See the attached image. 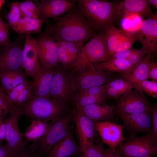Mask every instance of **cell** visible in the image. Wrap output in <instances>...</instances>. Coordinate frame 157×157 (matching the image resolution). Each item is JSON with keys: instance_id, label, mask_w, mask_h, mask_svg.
I'll use <instances>...</instances> for the list:
<instances>
[{"instance_id": "6da1fadb", "label": "cell", "mask_w": 157, "mask_h": 157, "mask_svg": "<svg viewBox=\"0 0 157 157\" xmlns=\"http://www.w3.org/2000/svg\"><path fill=\"white\" fill-rule=\"evenodd\" d=\"M53 18L54 24L48 25L45 30L56 42L65 40L83 44L96 34L78 6Z\"/></svg>"}, {"instance_id": "7a4b0ae2", "label": "cell", "mask_w": 157, "mask_h": 157, "mask_svg": "<svg viewBox=\"0 0 157 157\" xmlns=\"http://www.w3.org/2000/svg\"><path fill=\"white\" fill-rule=\"evenodd\" d=\"M79 8L94 30L106 32L113 23L120 19L118 2L98 0H78Z\"/></svg>"}, {"instance_id": "3957f363", "label": "cell", "mask_w": 157, "mask_h": 157, "mask_svg": "<svg viewBox=\"0 0 157 157\" xmlns=\"http://www.w3.org/2000/svg\"><path fill=\"white\" fill-rule=\"evenodd\" d=\"M107 44L106 32L95 34L83 46L81 51L67 72L72 75L81 68L93 63L109 60L112 59Z\"/></svg>"}, {"instance_id": "277c9868", "label": "cell", "mask_w": 157, "mask_h": 157, "mask_svg": "<svg viewBox=\"0 0 157 157\" xmlns=\"http://www.w3.org/2000/svg\"><path fill=\"white\" fill-rule=\"evenodd\" d=\"M23 112L33 120L52 123L63 117L68 112L67 109L54 99L38 97L32 94L31 99L22 107Z\"/></svg>"}, {"instance_id": "5b68a950", "label": "cell", "mask_w": 157, "mask_h": 157, "mask_svg": "<svg viewBox=\"0 0 157 157\" xmlns=\"http://www.w3.org/2000/svg\"><path fill=\"white\" fill-rule=\"evenodd\" d=\"M74 110L68 112L52 123L44 135L30 145L38 156L44 155L48 157L55 145L67 135L73 127L72 125H69L73 121Z\"/></svg>"}, {"instance_id": "8992f818", "label": "cell", "mask_w": 157, "mask_h": 157, "mask_svg": "<svg viewBox=\"0 0 157 157\" xmlns=\"http://www.w3.org/2000/svg\"><path fill=\"white\" fill-rule=\"evenodd\" d=\"M69 76L71 85L75 94L82 89L104 85L115 78L112 73L95 69L92 63Z\"/></svg>"}, {"instance_id": "52a82bcc", "label": "cell", "mask_w": 157, "mask_h": 157, "mask_svg": "<svg viewBox=\"0 0 157 157\" xmlns=\"http://www.w3.org/2000/svg\"><path fill=\"white\" fill-rule=\"evenodd\" d=\"M157 140L151 132L140 137L132 136L115 149L125 157H142L157 153Z\"/></svg>"}, {"instance_id": "ba28073f", "label": "cell", "mask_w": 157, "mask_h": 157, "mask_svg": "<svg viewBox=\"0 0 157 157\" xmlns=\"http://www.w3.org/2000/svg\"><path fill=\"white\" fill-rule=\"evenodd\" d=\"M56 67L57 72L53 76L51 85L50 97L68 109L69 105L73 103L75 94L67 70L58 65Z\"/></svg>"}, {"instance_id": "9c48e42d", "label": "cell", "mask_w": 157, "mask_h": 157, "mask_svg": "<svg viewBox=\"0 0 157 157\" xmlns=\"http://www.w3.org/2000/svg\"><path fill=\"white\" fill-rule=\"evenodd\" d=\"M152 106L144 94L132 88L117 99L115 112L134 113L150 111Z\"/></svg>"}, {"instance_id": "30bf717a", "label": "cell", "mask_w": 157, "mask_h": 157, "mask_svg": "<svg viewBox=\"0 0 157 157\" xmlns=\"http://www.w3.org/2000/svg\"><path fill=\"white\" fill-rule=\"evenodd\" d=\"M8 118L4 120L6 128V145L11 151L27 144L23 138V134L19 129V117L23 114L22 108L15 105L10 112Z\"/></svg>"}, {"instance_id": "8fae6325", "label": "cell", "mask_w": 157, "mask_h": 157, "mask_svg": "<svg viewBox=\"0 0 157 157\" xmlns=\"http://www.w3.org/2000/svg\"><path fill=\"white\" fill-rule=\"evenodd\" d=\"M21 35L0 52V73L22 68V53L24 42Z\"/></svg>"}, {"instance_id": "7c38bea8", "label": "cell", "mask_w": 157, "mask_h": 157, "mask_svg": "<svg viewBox=\"0 0 157 157\" xmlns=\"http://www.w3.org/2000/svg\"><path fill=\"white\" fill-rule=\"evenodd\" d=\"M35 39L41 65L48 68L56 67L58 63L57 46L49 33L45 30Z\"/></svg>"}, {"instance_id": "4fadbf2b", "label": "cell", "mask_w": 157, "mask_h": 157, "mask_svg": "<svg viewBox=\"0 0 157 157\" xmlns=\"http://www.w3.org/2000/svg\"><path fill=\"white\" fill-rule=\"evenodd\" d=\"M57 72L56 67L48 68L40 63L30 81L33 94L40 97L51 99L50 87L53 75Z\"/></svg>"}, {"instance_id": "5bb4252c", "label": "cell", "mask_w": 157, "mask_h": 157, "mask_svg": "<svg viewBox=\"0 0 157 157\" xmlns=\"http://www.w3.org/2000/svg\"><path fill=\"white\" fill-rule=\"evenodd\" d=\"M76 0H42L34 3L40 11L39 18L43 22L50 17L59 16L67 12L74 6Z\"/></svg>"}, {"instance_id": "9a60e30c", "label": "cell", "mask_w": 157, "mask_h": 157, "mask_svg": "<svg viewBox=\"0 0 157 157\" xmlns=\"http://www.w3.org/2000/svg\"><path fill=\"white\" fill-rule=\"evenodd\" d=\"M116 114L122 120L124 126L131 133L151 132L152 119L150 111Z\"/></svg>"}, {"instance_id": "2e32d148", "label": "cell", "mask_w": 157, "mask_h": 157, "mask_svg": "<svg viewBox=\"0 0 157 157\" xmlns=\"http://www.w3.org/2000/svg\"><path fill=\"white\" fill-rule=\"evenodd\" d=\"M94 123L102 141L111 149H115L125 140L122 134L123 127L120 124L108 121Z\"/></svg>"}, {"instance_id": "e0dca14e", "label": "cell", "mask_w": 157, "mask_h": 157, "mask_svg": "<svg viewBox=\"0 0 157 157\" xmlns=\"http://www.w3.org/2000/svg\"><path fill=\"white\" fill-rule=\"evenodd\" d=\"M78 141L83 151L88 145L93 142L95 133L94 122L75 109L73 117Z\"/></svg>"}, {"instance_id": "ac0fdd59", "label": "cell", "mask_w": 157, "mask_h": 157, "mask_svg": "<svg viewBox=\"0 0 157 157\" xmlns=\"http://www.w3.org/2000/svg\"><path fill=\"white\" fill-rule=\"evenodd\" d=\"M137 39L142 47L153 52L157 48V12L143 20L139 30L137 32Z\"/></svg>"}, {"instance_id": "d6986e66", "label": "cell", "mask_w": 157, "mask_h": 157, "mask_svg": "<svg viewBox=\"0 0 157 157\" xmlns=\"http://www.w3.org/2000/svg\"><path fill=\"white\" fill-rule=\"evenodd\" d=\"M35 39L26 34L22 53V68L26 77H32L40 64Z\"/></svg>"}, {"instance_id": "ffe728a7", "label": "cell", "mask_w": 157, "mask_h": 157, "mask_svg": "<svg viewBox=\"0 0 157 157\" xmlns=\"http://www.w3.org/2000/svg\"><path fill=\"white\" fill-rule=\"evenodd\" d=\"M72 127L67 135L58 143L50 151L48 157H69L78 156L83 151L75 140Z\"/></svg>"}, {"instance_id": "44dd1931", "label": "cell", "mask_w": 157, "mask_h": 157, "mask_svg": "<svg viewBox=\"0 0 157 157\" xmlns=\"http://www.w3.org/2000/svg\"><path fill=\"white\" fill-rule=\"evenodd\" d=\"M118 8L120 19L128 14H135L147 18L153 13L148 0H124L118 2Z\"/></svg>"}, {"instance_id": "7402d4cb", "label": "cell", "mask_w": 157, "mask_h": 157, "mask_svg": "<svg viewBox=\"0 0 157 157\" xmlns=\"http://www.w3.org/2000/svg\"><path fill=\"white\" fill-rule=\"evenodd\" d=\"M75 109L93 122L110 120L115 113V106L104 103L76 107Z\"/></svg>"}, {"instance_id": "603a6c76", "label": "cell", "mask_w": 157, "mask_h": 157, "mask_svg": "<svg viewBox=\"0 0 157 157\" xmlns=\"http://www.w3.org/2000/svg\"><path fill=\"white\" fill-rule=\"evenodd\" d=\"M92 64L94 67L97 69L111 73H119L120 74H128L134 68L127 59L112 58L108 61Z\"/></svg>"}, {"instance_id": "cb8c5ba5", "label": "cell", "mask_w": 157, "mask_h": 157, "mask_svg": "<svg viewBox=\"0 0 157 157\" xmlns=\"http://www.w3.org/2000/svg\"><path fill=\"white\" fill-rule=\"evenodd\" d=\"M153 51H150L143 59L128 74H120L121 76L131 84L147 79L148 71Z\"/></svg>"}, {"instance_id": "d4e9b609", "label": "cell", "mask_w": 157, "mask_h": 157, "mask_svg": "<svg viewBox=\"0 0 157 157\" xmlns=\"http://www.w3.org/2000/svg\"><path fill=\"white\" fill-rule=\"evenodd\" d=\"M21 69L0 73V85L6 93L17 85L28 81Z\"/></svg>"}, {"instance_id": "484cf974", "label": "cell", "mask_w": 157, "mask_h": 157, "mask_svg": "<svg viewBox=\"0 0 157 157\" xmlns=\"http://www.w3.org/2000/svg\"><path fill=\"white\" fill-rule=\"evenodd\" d=\"M52 123L38 120H33L26 129L23 135L28 142L37 140L47 132Z\"/></svg>"}, {"instance_id": "4316f807", "label": "cell", "mask_w": 157, "mask_h": 157, "mask_svg": "<svg viewBox=\"0 0 157 157\" xmlns=\"http://www.w3.org/2000/svg\"><path fill=\"white\" fill-rule=\"evenodd\" d=\"M43 22L39 18L21 17L13 30L21 35L38 33L40 31Z\"/></svg>"}, {"instance_id": "83f0119b", "label": "cell", "mask_w": 157, "mask_h": 157, "mask_svg": "<svg viewBox=\"0 0 157 157\" xmlns=\"http://www.w3.org/2000/svg\"><path fill=\"white\" fill-rule=\"evenodd\" d=\"M126 32L119 29L112 24L106 31V38L110 55L114 53L122 38Z\"/></svg>"}, {"instance_id": "f1b7e54d", "label": "cell", "mask_w": 157, "mask_h": 157, "mask_svg": "<svg viewBox=\"0 0 157 157\" xmlns=\"http://www.w3.org/2000/svg\"><path fill=\"white\" fill-rule=\"evenodd\" d=\"M133 88L139 93H145L153 98L157 97V81H150L147 79L131 84Z\"/></svg>"}, {"instance_id": "f546056e", "label": "cell", "mask_w": 157, "mask_h": 157, "mask_svg": "<svg viewBox=\"0 0 157 157\" xmlns=\"http://www.w3.org/2000/svg\"><path fill=\"white\" fill-rule=\"evenodd\" d=\"M56 42L66 51L73 60V62L81 52L83 44L76 42L65 40Z\"/></svg>"}, {"instance_id": "4dcf8cb0", "label": "cell", "mask_w": 157, "mask_h": 157, "mask_svg": "<svg viewBox=\"0 0 157 157\" xmlns=\"http://www.w3.org/2000/svg\"><path fill=\"white\" fill-rule=\"evenodd\" d=\"M107 97L106 95L84 96L74 99L73 103L75 107L92 104H102L104 103Z\"/></svg>"}, {"instance_id": "1f68e13d", "label": "cell", "mask_w": 157, "mask_h": 157, "mask_svg": "<svg viewBox=\"0 0 157 157\" xmlns=\"http://www.w3.org/2000/svg\"><path fill=\"white\" fill-rule=\"evenodd\" d=\"M21 17L19 2L13 3L10 11L7 15L6 18L8 24L13 29L17 24Z\"/></svg>"}, {"instance_id": "d6a6232c", "label": "cell", "mask_w": 157, "mask_h": 157, "mask_svg": "<svg viewBox=\"0 0 157 157\" xmlns=\"http://www.w3.org/2000/svg\"><path fill=\"white\" fill-rule=\"evenodd\" d=\"M104 148L101 145L94 144L93 142L90 143L78 157H105Z\"/></svg>"}, {"instance_id": "836d02e7", "label": "cell", "mask_w": 157, "mask_h": 157, "mask_svg": "<svg viewBox=\"0 0 157 157\" xmlns=\"http://www.w3.org/2000/svg\"><path fill=\"white\" fill-rule=\"evenodd\" d=\"M137 39V32L131 33L126 32L121 39L115 53L131 49Z\"/></svg>"}, {"instance_id": "e575fe53", "label": "cell", "mask_w": 157, "mask_h": 157, "mask_svg": "<svg viewBox=\"0 0 157 157\" xmlns=\"http://www.w3.org/2000/svg\"><path fill=\"white\" fill-rule=\"evenodd\" d=\"M105 85L124 93L133 88L130 82L124 78H115Z\"/></svg>"}, {"instance_id": "d590c367", "label": "cell", "mask_w": 157, "mask_h": 157, "mask_svg": "<svg viewBox=\"0 0 157 157\" xmlns=\"http://www.w3.org/2000/svg\"><path fill=\"white\" fill-rule=\"evenodd\" d=\"M106 95L105 86L103 85L80 90L75 94L74 99L84 96Z\"/></svg>"}, {"instance_id": "8d00e7d4", "label": "cell", "mask_w": 157, "mask_h": 157, "mask_svg": "<svg viewBox=\"0 0 157 157\" xmlns=\"http://www.w3.org/2000/svg\"><path fill=\"white\" fill-rule=\"evenodd\" d=\"M56 44L58 62L61 63L62 66L68 72L71 67L73 60L63 48L56 43Z\"/></svg>"}, {"instance_id": "74e56055", "label": "cell", "mask_w": 157, "mask_h": 157, "mask_svg": "<svg viewBox=\"0 0 157 157\" xmlns=\"http://www.w3.org/2000/svg\"><path fill=\"white\" fill-rule=\"evenodd\" d=\"M150 51L148 49L142 47L138 49H135L127 59L134 67L142 61Z\"/></svg>"}, {"instance_id": "f35d334b", "label": "cell", "mask_w": 157, "mask_h": 157, "mask_svg": "<svg viewBox=\"0 0 157 157\" xmlns=\"http://www.w3.org/2000/svg\"><path fill=\"white\" fill-rule=\"evenodd\" d=\"M30 81L22 83L6 93V98L10 103L15 105L18 97L23 90L29 84Z\"/></svg>"}, {"instance_id": "ab89813d", "label": "cell", "mask_w": 157, "mask_h": 157, "mask_svg": "<svg viewBox=\"0 0 157 157\" xmlns=\"http://www.w3.org/2000/svg\"><path fill=\"white\" fill-rule=\"evenodd\" d=\"M32 94V90L30 81L29 84L23 90L18 97L15 105L18 106H23L31 99Z\"/></svg>"}, {"instance_id": "60d3db41", "label": "cell", "mask_w": 157, "mask_h": 157, "mask_svg": "<svg viewBox=\"0 0 157 157\" xmlns=\"http://www.w3.org/2000/svg\"><path fill=\"white\" fill-rule=\"evenodd\" d=\"M31 145L27 144L17 148L14 151L13 157H38Z\"/></svg>"}, {"instance_id": "b9f144b4", "label": "cell", "mask_w": 157, "mask_h": 157, "mask_svg": "<svg viewBox=\"0 0 157 157\" xmlns=\"http://www.w3.org/2000/svg\"><path fill=\"white\" fill-rule=\"evenodd\" d=\"M8 24L6 23L0 31V46L3 48L9 46L11 44L9 39V27Z\"/></svg>"}, {"instance_id": "7bdbcfd3", "label": "cell", "mask_w": 157, "mask_h": 157, "mask_svg": "<svg viewBox=\"0 0 157 157\" xmlns=\"http://www.w3.org/2000/svg\"><path fill=\"white\" fill-rule=\"evenodd\" d=\"M150 112L152 116L151 133L154 137L157 140V106L155 104L152 106Z\"/></svg>"}, {"instance_id": "ee69618b", "label": "cell", "mask_w": 157, "mask_h": 157, "mask_svg": "<svg viewBox=\"0 0 157 157\" xmlns=\"http://www.w3.org/2000/svg\"><path fill=\"white\" fill-rule=\"evenodd\" d=\"M15 105L12 104L8 101L6 98V94L5 92L0 94V110H7L10 112Z\"/></svg>"}, {"instance_id": "f6af8a7d", "label": "cell", "mask_w": 157, "mask_h": 157, "mask_svg": "<svg viewBox=\"0 0 157 157\" xmlns=\"http://www.w3.org/2000/svg\"><path fill=\"white\" fill-rule=\"evenodd\" d=\"M19 6L21 17H27L33 18H39L38 16L36 14L28 8L22 2H19Z\"/></svg>"}, {"instance_id": "bcb514c9", "label": "cell", "mask_w": 157, "mask_h": 157, "mask_svg": "<svg viewBox=\"0 0 157 157\" xmlns=\"http://www.w3.org/2000/svg\"><path fill=\"white\" fill-rule=\"evenodd\" d=\"M152 81H157V63L152 61L150 63L148 75V78Z\"/></svg>"}, {"instance_id": "7dc6e473", "label": "cell", "mask_w": 157, "mask_h": 157, "mask_svg": "<svg viewBox=\"0 0 157 157\" xmlns=\"http://www.w3.org/2000/svg\"><path fill=\"white\" fill-rule=\"evenodd\" d=\"M106 94L108 96L118 99L124 93L113 88L104 85Z\"/></svg>"}, {"instance_id": "c3c4849f", "label": "cell", "mask_w": 157, "mask_h": 157, "mask_svg": "<svg viewBox=\"0 0 157 157\" xmlns=\"http://www.w3.org/2000/svg\"><path fill=\"white\" fill-rule=\"evenodd\" d=\"M135 49H130L121 52L115 53L111 56L112 58L127 59Z\"/></svg>"}, {"instance_id": "681fc988", "label": "cell", "mask_w": 157, "mask_h": 157, "mask_svg": "<svg viewBox=\"0 0 157 157\" xmlns=\"http://www.w3.org/2000/svg\"><path fill=\"white\" fill-rule=\"evenodd\" d=\"M25 6L29 9L32 11L38 16L40 15L39 9L32 1L26 0L22 1Z\"/></svg>"}, {"instance_id": "f907efd6", "label": "cell", "mask_w": 157, "mask_h": 157, "mask_svg": "<svg viewBox=\"0 0 157 157\" xmlns=\"http://www.w3.org/2000/svg\"><path fill=\"white\" fill-rule=\"evenodd\" d=\"M104 151L105 157H125L117 152L115 149L104 148Z\"/></svg>"}, {"instance_id": "816d5d0a", "label": "cell", "mask_w": 157, "mask_h": 157, "mask_svg": "<svg viewBox=\"0 0 157 157\" xmlns=\"http://www.w3.org/2000/svg\"><path fill=\"white\" fill-rule=\"evenodd\" d=\"M13 152L10 150L6 145L0 144V157H3L12 154Z\"/></svg>"}, {"instance_id": "f5cc1de1", "label": "cell", "mask_w": 157, "mask_h": 157, "mask_svg": "<svg viewBox=\"0 0 157 157\" xmlns=\"http://www.w3.org/2000/svg\"><path fill=\"white\" fill-rule=\"evenodd\" d=\"M150 4H152L156 8H157V0H148Z\"/></svg>"}, {"instance_id": "db71d44e", "label": "cell", "mask_w": 157, "mask_h": 157, "mask_svg": "<svg viewBox=\"0 0 157 157\" xmlns=\"http://www.w3.org/2000/svg\"><path fill=\"white\" fill-rule=\"evenodd\" d=\"M6 23L0 17V31L3 28Z\"/></svg>"}, {"instance_id": "11a10c76", "label": "cell", "mask_w": 157, "mask_h": 157, "mask_svg": "<svg viewBox=\"0 0 157 157\" xmlns=\"http://www.w3.org/2000/svg\"><path fill=\"white\" fill-rule=\"evenodd\" d=\"M5 1L3 0H0V9L2 5L4 3Z\"/></svg>"}, {"instance_id": "9f6ffc18", "label": "cell", "mask_w": 157, "mask_h": 157, "mask_svg": "<svg viewBox=\"0 0 157 157\" xmlns=\"http://www.w3.org/2000/svg\"><path fill=\"white\" fill-rule=\"evenodd\" d=\"M14 152L13 154L7 155L3 157H13Z\"/></svg>"}, {"instance_id": "6f0895ef", "label": "cell", "mask_w": 157, "mask_h": 157, "mask_svg": "<svg viewBox=\"0 0 157 157\" xmlns=\"http://www.w3.org/2000/svg\"><path fill=\"white\" fill-rule=\"evenodd\" d=\"M3 48L0 46V52L3 49Z\"/></svg>"}, {"instance_id": "680465c9", "label": "cell", "mask_w": 157, "mask_h": 157, "mask_svg": "<svg viewBox=\"0 0 157 157\" xmlns=\"http://www.w3.org/2000/svg\"><path fill=\"white\" fill-rule=\"evenodd\" d=\"M142 157H152L151 156H144Z\"/></svg>"}, {"instance_id": "91938a15", "label": "cell", "mask_w": 157, "mask_h": 157, "mask_svg": "<svg viewBox=\"0 0 157 157\" xmlns=\"http://www.w3.org/2000/svg\"><path fill=\"white\" fill-rule=\"evenodd\" d=\"M4 120H2V121H0V124Z\"/></svg>"}, {"instance_id": "94428289", "label": "cell", "mask_w": 157, "mask_h": 157, "mask_svg": "<svg viewBox=\"0 0 157 157\" xmlns=\"http://www.w3.org/2000/svg\"><path fill=\"white\" fill-rule=\"evenodd\" d=\"M76 157H78V156H76Z\"/></svg>"}, {"instance_id": "6125c7cd", "label": "cell", "mask_w": 157, "mask_h": 157, "mask_svg": "<svg viewBox=\"0 0 157 157\" xmlns=\"http://www.w3.org/2000/svg\"></svg>"}]
</instances>
